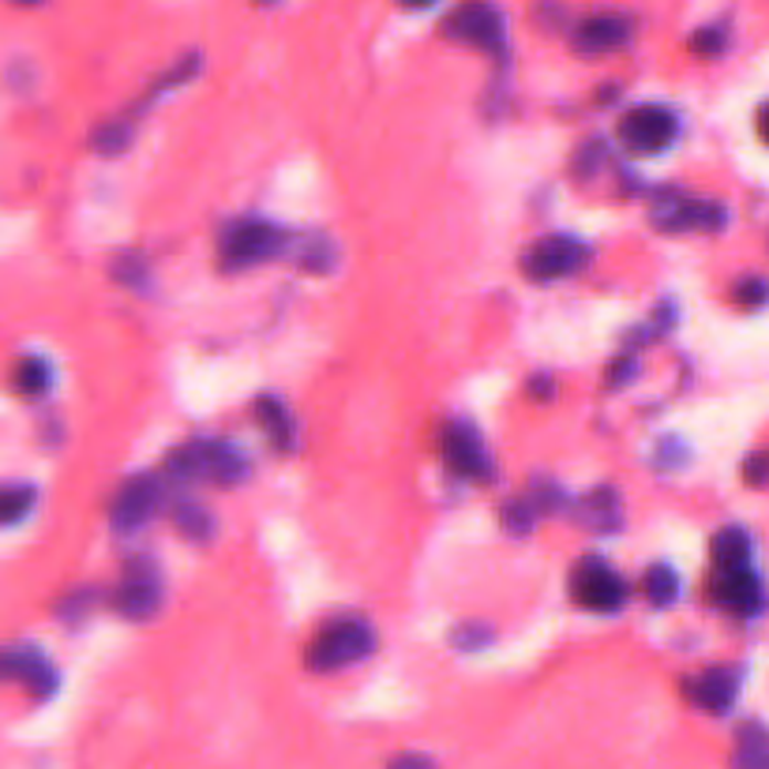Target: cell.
I'll use <instances>...</instances> for the list:
<instances>
[{
    "instance_id": "1",
    "label": "cell",
    "mask_w": 769,
    "mask_h": 769,
    "mask_svg": "<svg viewBox=\"0 0 769 769\" xmlns=\"http://www.w3.org/2000/svg\"><path fill=\"white\" fill-rule=\"evenodd\" d=\"M249 462L241 459V451L225 440H196L177 447L166 459V477L169 481H211V484H230L244 481Z\"/></svg>"
},
{
    "instance_id": "26",
    "label": "cell",
    "mask_w": 769,
    "mask_h": 769,
    "mask_svg": "<svg viewBox=\"0 0 769 769\" xmlns=\"http://www.w3.org/2000/svg\"><path fill=\"white\" fill-rule=\"evenodd\" d=\"M728 34H725V23H709L702 27V31H695V38H691V50H695L698 56H714L725 50Z\"/></svg>"
},
{
    "instance_id": "16",
    "label": "cell",
    "mask_w": 769,
    "mask_h": 769,
    "mask_svg": "<svg viewBox=\"0 0 769 769\" xmlns=\"http://www.w3.org/2000/svg\"><path fill=\"white\" fill-rule=\"evenodd\" d=\"M255 417H260V429L267 432L271 447H278V451L293 447V440H297V424H293V417H289L282 398L260 394V398H255Z\"/></svg>"
},
{
    "instance_id": "14",
    "label": "cell",
    "mask_w": 769,
    "mask_h": 769,
    "mask_svg": "<svg viewBox=\"0 0 769 769\" xmlns=\"http://www.w3.org/2000/svg\"><path fill=\"white\" fill-rule=\"evenodd\" d=\"M739 691V672L736 668H706L702 676L683 683V695L695 702L706 714H728Z\"/></svg>"
},
{
    "instance_id": "12",
    "label": "cell",
    "mask_w": 769,
    "mask_h": 769,
    "mask_svg": "<svg viewBox=\"0 0 769 769\" xmlns=\"http://www.w3.org/2000/svg\"><path fill=\"white\" fill-rule=\"evenodd\" d=\"M0 668H4L8 680L34 691L38 698L53 695V687H56V672H53L50 657H45L42 650H34V645H8L4 657H0Z\"/></svg>"
},
{
    "instance_id": "4",
    "label": "cell",
    "mask_w": 769,
    "mask_h": 769,
    "mask_svg": "<svg viewBox=\"0 0 769 769\" xmlns=\"http://www.w3.org/2000/svg\"><path fill=\"white\" fill-rule=\"evenodd\" d=\"M593 249L578 236H545V241L529 244L522 255V274L529 282H559L571 278L590 263Z\"/></svg>"
},
{
    "instance_id": "29",
    "label": "cell",
    "mask_w": 769,
    "mask_h": 769,
    "mask_svg": "<svg viewBox=\"0 0 769 769\" xmlns=\"http://www.w3.org/2000/svg\"><path fill=\"white\" fill-rule=\"evenodd\" d=\"M687 462V454H683V443L680 440H664L657 447V465H664V470H676V465Z\"/></svg>"
},
{
    "instance_id": "8",
    "label": "cell",
    "mask_w": 769,
    "mask_h": 769,
    "mask_svg": "<svg viewBox=\"0 0 769 769\" xmlns=\"http://www.w3.org/2000/svg\"><path fill=\"white\" fill-rule=\"evenodd\" d=\"M158 503H161V481L150 477V473H136V477L120 484V492L113 496V507H109L113 529H120V534L144 529L147 522L158 515Z\"/></svg>"
},
{
    "instance_id": "10",
    "label": "cell",
    "mask_w": 769,
    "mask_h": 769,
    "mask_svg": "<svg viewBox=\"0 0 769 769\" xmlns=\"http://www.w3.org/2000/svg\"><path fill=\"white\" fill-rule=\"evenodd\" d=\"M653 222L661 230H706L714 233L728 222V211L720 203H709V199H687L676 192H664L657 211H653Z\"/></svg>"
},
{
    "instance_id": "2",
    "label": "cell",
    "mask_w": 769,
    "mask_h": 769,
    "mask_svg": "<svg viewBox=\"0 0 769 769\" xmlns=\"http://www.w3.org/2000/svg\"><path fill=\"white\" fill-rule=\"evenodd\" d=\"M376 650V631L368 620L346 615V620H330L319 626V634L305 645L308 672H341L349 664L365 661Z\"/></svg>"
},
{
    "instance_id": "6",
    "label": "cell",
    "mask_w": 769,
    "mask_h": 769,
    "mask_svg": "<svg viewBox=\"0 0 769 769\" xmlns=\"http://www.w3.org/2000/svg\"><path fill=\"white\" fill-rule=\"evenodd\" d=\"M571 593L590 612H620L626 601V586L620 582V575L597 556L578 559V567L571 571Z\"/></svg>"
},
{
    "instance_id": "13",
    "label": "cell",
    "mask_w": 769,
    "mask_h": 769,
    "mask_svg": "<svg viewBox=\"0 0 769 769\" xmlns=\"http://www.w3.org/2000/svg\"><path fill=\"white\" fill-rule=\"evenodd\" d=\"M709 597L720 609L736 615H751L762 604V582L755 578L751 567H739V571H714L709 578Z\"/></svg>"
},
{
    "instance_id": "11",
    "label": "cell",
    "mask_w": 769,
    "mask_h": 769,
    "mask_svg": "<svg viewBox=\"0 0 769 769\" xmlns=\"http://www.w3.org/2000/svg\"><path fill=\"white\" fill-rule=\"evenodd\" d=\"M443 462L462 477H488V451L481 432L465 421H451L443 429Z\"/></svg>"
},
{
    "instance_id": "21",
    "label": "cell",
    "mask_w": 769,
    "mask_h": 769,
    "mask_svg": "<svg viewBox=\"0 0 769 769\" xmlns=\"http://www.w3.org/2000/svg\"><path fill=\"white\" fill-rule=\"evenodd\" d=\"M50 379H53V372L42 357H23L12 372L15 391H23V394H42L45 387H50Z\"/></svg>"
},
{
    "instance_id": "18",
    "label": "cell",
    "mask_w": 769,
    "mask_h": 769,
    "mask_svg": "<svg viewBox=\"0 0 769 769\" xmlns=\"http://www.w3.org/2000/svg\"><path fill=\"white\" fill-rule=\"evenodd\" d=\"M578 518L590 529H601V534L620 526V496H615V488H597L593 496L578 507Z\"/></svg>"
},
{
    "instance_id": "7",
    "label": "cell",
    "mask_w": 769,
    "mask_h": 769,
    "mask_svg": "<svg viewBox=\"0 0 769 769\" xmlns=\"http://www.w3.org/2000/svg\"><path fill=\"white\" fill-rule=\"evenodd\" d=\"M443 34L454 38V42L477 45V50H488L503 56L507 53V31H503V15L492 4H462L443 19Z\"/></svg>"
},
{
    "instance_id": "15",
    "label": "cell",
    "mask_w": 769,
    "mask_h": 769,
    "mask_svg": "<svg viewBox=\"0 0 769 769\" xmlns=\"http://www.w3.org/2000/svg\"><path fill=\"white\" fill-rule=\"evenodd\" d=\"M631 38V19L615 15V12H601V15H586L582 23L575 27V45L582 53H609L620 50Z\"/></svg>"
},
{
    "instance_id": "31",
    "label": "cell",
    "mask_w": 769,
    "mask_h": 769,
    "mask_svg": "<svg viewBox=\"0 0 769 769\" xmlns=\"http://www.w3.org/2000/svg\"><path fill=\"white\" fill-rule=\"evenodd\" d=\"M139 271H144V263L136 260V255H120L117 260V278H125V282H139Z\"/></svg>"
},
{
    "instance_id": "33",
    "label": "cell",
    "mask_w": 769,
    "mask_h": 769,
    "mask_svg": "<svg viewBox=\"0 0 769 769\" xmlns=\"http://www.w3.org/2000/svg\"><path fill=\"white\" fill-rule=\"evenodd\" d=\"M529 398H552V379H548V376L529 379Z\"/></svg>"
},
{
    "instance_id": "30",
    "label": "cell",
    "mask_w": 769,
    "mask_h": 769,
    "mask_svg": "<svg viewBox=\"0 0 769 769\" xmlns=\"http://www.w3.org/2000/svg\"><path fill=\"white\" fill-rule=\"evenodd\" d=\"M744 477H747V484H758V488H762V484H769V459H766V454H755V459H747Z\"/></svg>"
},
{
    "instance_id": "3",
    "label": "cell",
    "mask_w": 769,
    "mask_h": 769,
    "mask_svg": "<svg viewBox=\"0 0 769 769\" xmlns=\"http://www.w3.org/2000/svg\"><path fill=\"white\" fill-rule=\"evenodd\" d=\"M286 249V233L278 225L263 222V218H241V222L225 225L222 241H218V260L225 271H244L252 263H263L271 255Z\"/></svg>"
},
{
    "instance_id": "35",
    "label": "cell",
    "mask_w": 769,
    "mask_h": 769,
    "mask_svg": "<svg viewBox=\"0 0 769 769\" xmlns=\"http://www.w3.org/2000/svg\"><path fill=\"white\" fill-rule=\"evenodd\" d=\"M758 136H762L766 144H769V106L758 109Z\"/></svg>"
},
{
    "instance_id": "32",
    "label": "cell",
    "mask_w": 769,
    "mask_h": 769,
    "mask_svg": "<svg viewBox=\"0 0 769 769\" xmlns=\"http://www.w3.org/2000/svg\"><path fill=\"white\" fill-rule=\"evenodd\" d=\"M626 376H634V360L631 357H615V365L609 368V383H623Z\"/></svg>"
},
{
    "instance_id": "19",
    "label": "cell",
    "mask_w": 769,
    "mask_h": 769,
    "mask_svg": "<svg viewBox=\"0 0 769 769\" xmlns=\"http://www.w3.org/2000/svg\"><path fill=\"white\" fill-rule=\"evenodd\" d=\"M733 769H769V733L758 725H747L736 739Z\"/></svg>"
},
{
    "instance_id": "9",
    "label": "cell",
    "mask_w": 769,
    "mask_h": 769,
    "mask_svg": "<svg viewBox=\"0 0 769 769\" xmlns=\"http://www.w3.org/2000/svg\"><path fill=\"white\" fill-rule=\"evenodd\" d=\"M158 601H161V582H158V571L150 559H128L125 567V578H120L117 593H113V604L125 620H150L158 612Z\"/></svg>"
},
{
    "instance_id": "28",
    "label": "cell",
    "mask_w": 769,
    "mask_h": 769,
    "mask_svg": "<svg viewBox=\"0 0 769 769\" xmlns=\"http://www.w3.org/2000/svg\"><path fill=\"white\" fill-rule=\"evenodd\" d=\"M330 260H335V249H330V241H327V236H316V241H312V252L305 255V263H308L312 271H327Z\"/></svg>"
},
{
    "instance_id": "24",
    "label": "cell",
    "mask_w": 769,
    "mask_h": 769,
    "mask_svg": "<svg viewBox=\"0 0 769 769\" xmlns=\"http://www.w3.org/2000/svg\"><path fill=\"white\" fill-rule=\"evenodd\" d=\"M540 510L534 507L529 499H515V503H503V529L507 534H515V537H526L529 529H534V522H537Z\"/></svg>"
},
{
    "instance_id": "34",
    "label": "cell",
    "mask_w": 769,
    "mask_h": 769,
    "mask_svg": "<svg viewBox=\"0 0 769 769\" xmlns=\"http://www.w3.org/2000/svg\"><path fill=\"white\" fill-rule=\"evenodd\" d=\"M391 769H432V762H429V758H421V755H405V758H398Z\"/></svg>"
},
{
    "instance_id": "23",
    "label": "cell",
    "mask_w": 769,
    "mask_h": 769,
    "mask_svg": "<svg viewBox=\"0 0 769 769\" xmlns=\"http://www.w3.org/2000/svg\"><path fill=\"white\" fill-rule=\"evenodd\" d=\"M31 503H34L31 484H8V488L0 492V518H4L8 526H15V522L31 510Z\"/></svg>"
},
{
    "instance_id": "17",
    "label": "cell",
    "mask_w": 769,
    "mask_h": 769,
    "mask_svg": "<svg viewBox=\"0 0 769 769\" xmlns=\"http://www.w3.org/2000/svg\"><path fill=\"white\" fill-rule=\"evenodd\" d=\"M751 567V537L747 529L728 526L714 537V571H739Z\"/></svg>"
},
{
    "instance_id": "22",
    "label": "cell",
    "mask_w": 769,
    "mask_h": 769,
    "mask_svg": "<svg viewBox=\"0 0 769 769\" xmlns=\"http://www.w3.org/2000/svg\"><path fill=\"white\" fill-rule=\"evenodd\" d=\"M177 529L185 537H192V540H207L214 534V518H211V510H203L199 503H177Z\"/></svg>"
},
{
    "instance_id": "20",
    "label": "cell",
    "mask_w": 769,
    "mask_h": 769,
    "mask_svg": "<svg viewBox=\"0 0 769 769\" xmlns=\"http://www.w3.org/2000/svg\"><path fill=\"white\" fill-rule=\"evenodd\" d=\"M642 593H645V601L657 604V609L672 604V601H676V593H680L676 571H672V567H664V563H653L642 578Z\"/></svg>"
},
{
    "instance_id": "25",
    "label": "cell",
    "mask_w": 769,
    "mask_h": 769,
    "mask_svg": "<svg viewBox=\"0 0 769 769\" xmlns=\"http://www.w3.org/2000/svg\"><path fill=\"white\" fill-rule=\"evenodd\" d=\"M128 139H131V120H109V125H102L94 131V147H98L102 155H120V150L128 147Z\"/></svg>"
},
{
    "instance_id": "27",
    "label": "cell",
    "mask_w": 769,
    "mask_h": 769,
    "mask_svg": "<svg viewBox=\"0 0 769 769\" xmlns=\"http://www.w3.org/2000/svg\"><path fill=\"white\" fill-rule=\"evenodd\" d=\"M736 301H739V305H751V308L766 305V301H769V282L766 278H744L736 286Z\"/></svg>"
},
{
    "instance_id": "5",
    "label": "cell",
    "mask_w": 769,
    "mask_h": 769,
    "mask_svg": "<svg viewBox=\"0 0 769 769\" xmlns=\"http://www.w3.org/2000/svg\"><path fill=\"white\" fill-rule=\"evenodd\" d=\"M680 136V120L664 106H634L620 120V144L634 155H657Z\"/></svg>"
}]
</instances>
